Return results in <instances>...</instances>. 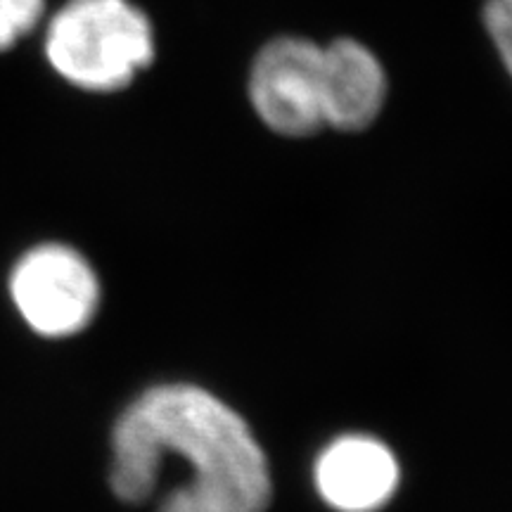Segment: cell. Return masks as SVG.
Returning a JSON list of instances; mask_svg holds the SVG:
<instances>
[{
	"instance_id": "cell-1",
	"label": "cell",
	"mask_w": 512,
	"mask_h": 512,
	"mask_svg": "<svg viewBox=\"0 0 512 512\" xmlns=\"http://www.w3.org/2000/svg\"><path fill=\"white\" fill-rule=\"evenodd\" d=\"M112 489L145 503L159 484L162 458L188 463L159 512H266L271 475L252 430L233 408L192 384L147 389L121 413L112 437Z\"/></svg>"
},
{
	"instance_id": "cell-2",
	"label": "cell",
	"mask_w": 512,
	"mask_h": 512,
	"mask_svg": "<svg viewBox=\"0 0 512 512\" xmlns=\"http://www.w3.org/2000/svg\"><path fill=\"white\" fill-rule=\"evenodd\" d=\"M50 67L88 93H117L155 60V31L131 0H67L46 31Z\"/></svg>"
},
{
	"instance_id": "cell-3",
	"label": "cell",
	"mask_w": 512,
	"mask_h": 512,
	"mask_svg": "<svg viewBox=\"0 0 512 512\" xmlns=\"http://www.w3.org/2000/svg\"><path fill=\"white\" fill-rule=\"evenodd\" d=\"M19 316L43 337H69L91 323L100 302L98 275L76 249L38 245L10 273Z\"/></svg>"
},
{
	"instance_id": "cell-4",
	"label": "cell",
	"mask_w": 512,
	"mask_h": 512,
	"mask_svg": "<svg viewBox=\"0 0 512 512\" xmlns=\"http://www.w3.org/2000/svg\"><path fill=\"white\" fill-rule=\"evenodd\" d=\"M320 53L323 46L302 36H278L256 53L249 69V102L278 136L306 138L325 128Z\"/></svg>"
},
{
	"instance_id": "cell-5",
	"label": "cell",
	"mask_w": 512,
	"mask_h": 512,
	"mask_svg": "<svg viewBox=\"0 0 512 512\" xmlns=\"http://www.w3.org/2000/svg\"><path fill=\"white\" fill-rule=\"evenodd\" d=\"M316 486L339 512H377L399 486V463L382 441L339 437L316 460Z\"/></svg>"
},
{
	"instance_id": "cell-6",
	"label": "cell",
	"mask_w": 512,
	"mask_h": 512,
	"mask_svg": "<svg viewBox=\"0 0 512 512\" xmlns=\"http://www.w3.org/2000/svg\"><path fill=\"white\" fill-rule=\"evenodd\" d=\"M320 100L325 126L356 133L380 117L387 100V74L373 50L337 38L320 53Z\"/></svg>"
},
{
	"instance_id": "cell-7",
	"label": "cell",
	"mask_w": 512,
	"mask_h": 512,
	"mask_svg": "<svg viewBox=\"0 0 512 512\" xmlns=\"http://www.w3.org/2000/svg\"><path fill=\"white\" fill-rule=\"evenodd\" d=\"M43 8L46 0H0V53L36 29Z\"/></svg>"
},
{
	"instance_id": "cell-8",
	"label": "cell",
	"mask_w": 512,
	"mask_h": 512,
	"mask_svg": "<svg viewBox=\"0 0 512 512\" xmlns=\"http://www.w3.org/2000/svg\"><path fill=\"white\" fill-rule=\"evenodd\" d=\"M484 27L512 76V0H486Z\"/></svg>"
}]
</instances>
